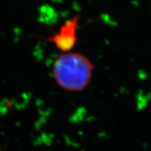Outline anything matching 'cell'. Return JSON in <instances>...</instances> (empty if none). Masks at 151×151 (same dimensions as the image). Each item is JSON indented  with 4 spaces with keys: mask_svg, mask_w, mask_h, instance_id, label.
Listing matches in <instances>:
<instances>
[{
    "mask_svg": "<svg viewBox=\"0 0 151 151\" xmlns=\"http://www.w3.org/2000/svg\"><path fill=\"white\" fill-rule=\"evenodd\" d=\"M53 75L57 84L68 91H81L91 80L94 65L83 54L63 52L53 64Z\"/></svg>",
    "mask_w": 151,
    "mask_h": 151,
    "instance_id": "cell-1",
    "label": "cell"
},
{
    "mask_svg": "<svg viewBox=\"0 0 151 151\" xmlns=\"http://www.w3.org/2000/svg\"><path fill=\"white\" fill-rule=\"evenodd\" d=\"M78 22V15L69 19L60 27L57 32L48 38V40L62 52H71L77 42Z\"/></svg>",
    "mask_w": 151,
    "mask_h": 151,
    "instance_id": "cell-2",
    "label": "cell"
}]
</instances>
